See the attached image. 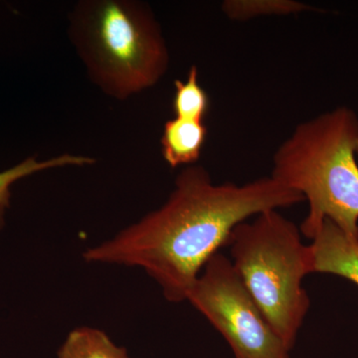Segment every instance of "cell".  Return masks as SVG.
Segmentation results:
<instances>
[{"mask_svg": "<svg viewBox=\"0 0 358 358\" xmlns=\"http://www.w3.org/2000/svg\"><path fill=\"white\" fill-rule=\"evenodd\" d=\"M357 152L358 117L346 107L301 122L275 152L271 176L308 201V239L329 219L358 243Z\"/></svg>", "mask_w": 358, "mask_h": 358, "instance_id": "cell-2", "label": "cell"}, {"mask_svg": "<svg viewBox=\"0 0 358 358\" xmlns=\"http://www.w3.org/2000/svg\"><path fill=\"white\" fill-rule=\"evenodd\" d=\"M310 245L313 273L345 278L358 286V243L329 219Z\"/></svg>", "mask_w": 358, "mask_h": 358, "instance_id": "cell-6", "label": "cell"}, {"mask_svg": "<svg viewBox=\"0 0 358 358\" xmlns=\"http://www.w3.org/2000/svg\"><path fill=\"white\" fill-rule=\"evenodd\" d=\"M233 266L259 310L289 350L310 310L303 280L313 274L310 245L277 210L258 214L231 233Z\"/></svg>", "mask_w": 358, "mask_h": 358, "instance_id": "cell-4", "label": "cell"}, {"mask_svg": "<svg viewBox=\"0 0 358 358\" xmlns=\"http://www.w3.org/2000/svg\"><path fill=\"white\" fill-rule=\"evenodd\" d=\"M303 200L272 176L243 185H214L203 167L187 166L176 178L166 203L87 249L83 258L90 264L143 268L166 301L181 303L206 263L228 245L237 225Z\"/></svg>", "mask_w": 358, "mask_h": 358, "instance_id": "cell-1", "label": "cell"}, {"mask_svg": "<svg viewBox=\"0 0 358 358\" xmlns=\"http://www.w3.org/2000/svg\"><path fill=\"white\" fill-rule=\"evenodd\" d=\"M207 128L203 122L174 117L164 124L162 134V157L171 169L194 164L199 159L206 141Z\"/></svg>", "mask_w": 358, "mask_h": 358, "instance_id": "cell-7", "label": "cell"}, {"mask_svg": "<svg viewBox=\"0 0 358 358\" xmlns=\"http://www.w3.org/2000/svg\"><path fill=\"white\" fill-rule=\"evenodd\" d=\"M186 301L217 329L235 358H289L231 260L215 254L202 268Z\"/></svg>", "mask_w": 358, "mask_h": 358, "instance_id": "cell-5", "label": "cell"}, {"mask_svg": "<svg viewBox=\"0 0 358 358\" xmlns=\"http://www.w3.org/2000/svg\"><path fill=\"white\" fill-rule=\"evenodd\" d=\"M69 31L93 83L117 100L155 86L169 67L166 40L143 2L80 1Z\"/></svg>", "mask_w": 358, "mask_h": 358, "instance_id": "cell-3", "label": "cell"}, {"mask_svg": "<svg viewBox=\"0 0 358 358\" xmlns=\"http://www.w3.org/2000/svg\"><path fill=\"white\" fill-rule=\"evenodd\" d=\"M57 358H129L128 350L107 334L91 327H80L68 334Z\"/></svg>", "mask_w": 358, "mask_h": 358, "instance_id": "cell-8", "label": "cell"}, {"mask_svg": "<svg viewBox=\"0 0 358 358\" xmlns=\"http://www.w3.org/2000/svg\"><path fill=\"white\" fill-rule=\"evenodd\" d=\"M92 157L65 154L52 157L43 162L37 160L36 157H30L16 164L15 166L0 173V231L6 225V214L10 205L11 186L26 178L45 169L62 166H83L95 164Z\"/></svg>", "mask_w": 358, "mask_h": 358, "instance_id": "cell-9", "label": "cell"}, {"mask_svg": "<svg viewBox=\"0 0 358 358\" xmlns=\"http://www.w3.org/2000/svg\"><path fill=\"white\" fill-rule=\"evenodd\" d=\"M222 9L231 20H246L261 15L301 13L310 6L289 0H228Z\"/></svg>", "mask_w": 358, "mask_h": 358, "instance_id": "cell-11", "label": "cell"}, {"mask_svg": "<svg viewBox=\"0 0 358 358\" xmlns=\"http://www.w3.org/2000/svg\"><path fill=\"white\" fill-rule=\"evenodd\" d=\"M173 108L179 119L203 122L210 106L209 96L199 81V69L192 66L188 71L186 81L174 82Z\"/></svg>", "mask_w": 358, "mask_h": 358, "instance_id": "cell-10", "label": "cell"}]
</instances>
